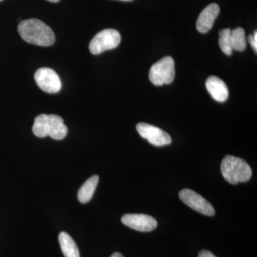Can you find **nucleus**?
Returning <instances> with one entry per match:
<instances>
[{"mask_svg":"<svg viewBox=\"0 0 257 257\" xmlns=\"http://www.w3.org/2000/svg\"><path fill=\"white\" fill-rule=\"evenodd\" d=\"M18 32L25 42L37 46L49 47L55 42V35L52 29L37 19H30L21 22Z\"/></svg>","mask_w":257,"mask_h":257,"instance_id":"nucleus-1","label":"nucleus"},{"mask_svg":"<svg viewBox=\"0 0 257 257\" xmlns=\"http://www.w3.org/2000/svg\"><path fill=\"white\" fill-rule=\"evenodd\" d=\"M221 172L224 178L231 184L246 182L251 178L252 171L243 159L226 155L221 164Z\"/></svg>","mask_w":257,"mask_h":257,"instance_id":"nucleus-2","label":"nucleus"},{"mask_svg":"<svg viewBox=\"0 0 257 257\" xmlns=\"http://www.w3.org/2000/svg\"><path fill=\"white\" fill-rule=\"evenodd\" d=\"M175 77V61L170 56H167L154 64L149 73L150 82L156 86L171 84Z\"/></svg>","mask_w":257,"mask_h":257,"instance_id":"nucleus-3","label":"nucleus"},{"mask_svg":"<svg viewBox=\"0 0 257 257\" xmlns=\"http://www.w3.org/2000/svg\"><path fill=\"white\" fill-rule=\"evenodd\" d=\"M121 35L114 29H106L96 34L89 44V51L93 55H99L113 50L119 45Z\"/></svg>","mask_w":257,"mask_h":257,"instance_id":"nucleus-4","label":"nucleus"},{"mask_svg":"<svg viewBox=\"0 0 257 257\" xmlns=\"http://www.w3.org/2000/svg\"><path fill=\"white\" fill-rule=\"evenodd\" d=\"M179 197L188 207L204 215L212 216L215 214V210L211 203L192 189H182L179 192Z\"/></svg>","mask_w":257,"mask_h":257,"instance_id":"nucleus-5","label":"nucleus"},{"mask_svg":"<svg viewBox=\"0 0 257 257\" xmlns=\"http://www.w3.org/2000/svg\"><path fill=\"white\" fill-rule=\"evenodd\" d=\"M35 82L44 92L55 94L62 88L60 77L55 70L47 67L40 68L35 72Z\"/></svg>","mask_w":257,"mask_h":257,"instance_id":"nucleus-6","label":"nucleus"},{"mask_svg":"<svg viewBox=\"0 0 257 257\" xmlns=\"http://www.w3.org/2000/svg\"><path fill=\"white\" fill-rule=\"evenodd\" d=\"M137 130L142 138L146 139L149 143L155 146H165L172 143V139L168 133L153 125L139 123L137 125Z\"/></svg>","mask_w":257,"mask_h":257,"instance_id":"nucleus-7","label":"nucleus"},{"mask_svg":"<svg viewBox=\"0 0 257 257\" xmlns=\"http://www.w3.org/2000/svg\"><path fill=\"white\" fill-rule=\"evenodd\" d=\"M123 224L131 229L143 232H148L156 229L157 221L147 214H127L121 217Z\"/></svg>","mask_w":257,"mask_h":257,"instance_id":"nucleus-8","label":"nucleus"},{"mask_svg":"<svg viewBox=\"0 0 257 257\" xmlns=\"http://www.w3.org/2000/svg\"><path fill=\"white\" fill-rule=\"evenodd\" d=\"M220 12L219 5L211 3L208 5L199 15L197 21V30L200 33L205 34L212 28L214 22Z\"/></svg>","mask_w":257,"mask_h":257,"instance_id":"nucleus-9","label":"nucleus"},{"mask_svg":"<svg viewBox=\"0 0 257 257\" xmlns=\"http://www.w3.org/2000/svg\"><path fill=\"white\" fill-rule=\"evenodd\" d=\"M206 87L213 99L219 102L226 101L229 96L227 86L221 79L215 76H211L207 79Z\"/></svg>","mask_w":257,"mask_h":257,"instance_id":"nucleus-10","label":"nucleus"},{"mask_svg":"<svg viewBox=\"0 0 257 257\" xmlns=\"http://www.w3.org/2000/svg\"><path fill=\"white\" fill-rule=\"evenodd\" d=\"M68 130L64 124V120L58 115H48L47 120V136L55 140H62L67 136Z\"/></svg>","mask_w":257,"mask_h":257,"instance_id":"nucleus-11","label":"nucleus"},{"mask_svg":"<svg viewBox=\"0 0 257 257\" xmlns=\"http://www.w3.org/2000/svg\"><path fill=\"white\" fill-rule=\"evenodd\" d=\"M59 241L64 257H80L78 247L70 235L62 231L59 235Z\"/></svg>","mask_w":257,"mask_h":257,"instance_id":"nucleus-12","label":"nucleus"},{"mask_svg":"<svg viewBox=\"0 0 257 257\" xmlns=\"http://www.w3.org/2000/svg\"><path fill=\"white\" fill-rule=\"evenodd\" d=\"M99 177L97 175H94L84 182L78 192L79 202L82 203V204H85V203L89 202L91 200L98 182H99Z\"/></svg>","mask_w":257,"mask_h":257,"instance_id":"nucleus-13","label":"nucleus"},{"mask_svg":"<svg viewBox=\"0 0 257 257\" xmlns=\"http://www.w3.org/2000/svg\"><path fill=\"white\" fill-rule=\"evenodd\" d=\"M231 45L233 50L242 52L246 49V40L243 28H237L231 30Z\"/></svg>","mask_w":257,"mask_h":257,"instance_id":"nucleus-14","label":"nucleus"},{"mask_svg":"<svg viewBox=\"0 0 257 257\" xmlns=\"http://www.w3.org/2000/svg\"><path fill=\"white\" fill-rule=\"evenodd\" d=\"M48 115L42 114L37 116L35 119L32 132L37 138H45L47 137V125Z\"/></svg>","mask_w":257,"mask_h":257,"instance_id":"nucleus-15","label":"nucleus"},{"mask_svg":"<svg viewBox=\"0 0 257 257\" xmlns=\"http://www.w3.org/2000/svg\"><path fill=\"white\" fill-rule=\"evenodd\" d=\"M231 32L230 29H223L219 32V45L225 55H232L233 50L231 45Z\"/></svg>","mask_w":257,"mask_h":257,"instance_id":"nucleus-16","label":"nucleus"},{"mask_svg":"<svg viewBox=\"0 0 257 257\" xmlns=\"http://www.w3.org/2000/svg\"><path fill=\"white\" fill-rule=\"evenodd\" d=\"M248 41L249 42L250 45H251V47L254 50L255 53L257 52V40H254L253 37V35H249L248 37Z\"/></svg>","mask_w":257,"mask_h":257,"instance_id":"nucleus-17","label":"nucleus"},{"mask_svg":"<svg viewBox=\"0 0 257 257\" xmlns=\"http://www.w3.org/2000/svg\"><path fill=\"white\" fill-rule=\"evenodd\" d=\"M199 257H216L215 255L213 254L211 251H208V250H202L199 253Z\"/></svg>","mask_w":257,"mask_h":257,"instance_id":"nucleus-18","label":"nucleus"},{"mask_svg":"<svg viewBox=\"0 0 257 257\" xmlns=\"http://www.w3.org/2000/svg\"><path fill=\"white\" fill-rule=\"evenodd\" d=\"M110 257H124L123 255L121 254V253L119 252H114L111 255Z\"/></svg>","mask_w":257,"mask_h":257,"instance_id":"nucleus-19","label":"nucleus"},{"mask_svg":"<svg viewBox=\"0 0 257 257\" xmlns=\"http://www.w3.org/2000/svg\"><path fill=\"white\" fill-rule=\"evenodd\" d=\"M47 1L51 2V3H58L60 0H47Z\"/></svg>","mask_w":257,"mask_h":257,"instance_id":"nucleus-20","label":"nucleus"},{"mask_svg":"<svg viewBox=\"0 0 257 257\" xmlns=\"http://www.w3.org/2000/svg\"><path fill=\"white\" fill-rule=\"evenodd\" d=\"M120 1L130 2L133 1V0H120Z\"/></svg>","mask_w":257,"mask_h":257,"instance_id":"nucleus-21","label":"nucleus"},{"mask_svg":"<svg viewBox=\"0 0 257 257\" xmlns=\"http://www.w3.org/2000/svg\"><path fill=\"white\" fill-rule=\"evenodd\" d=\"M3 1V0H0V2Z\"/></svg>","mask_w":257,"mask_h":257,"instance_id":"nucleus-22","label":"nucleus"}]
</instances>
